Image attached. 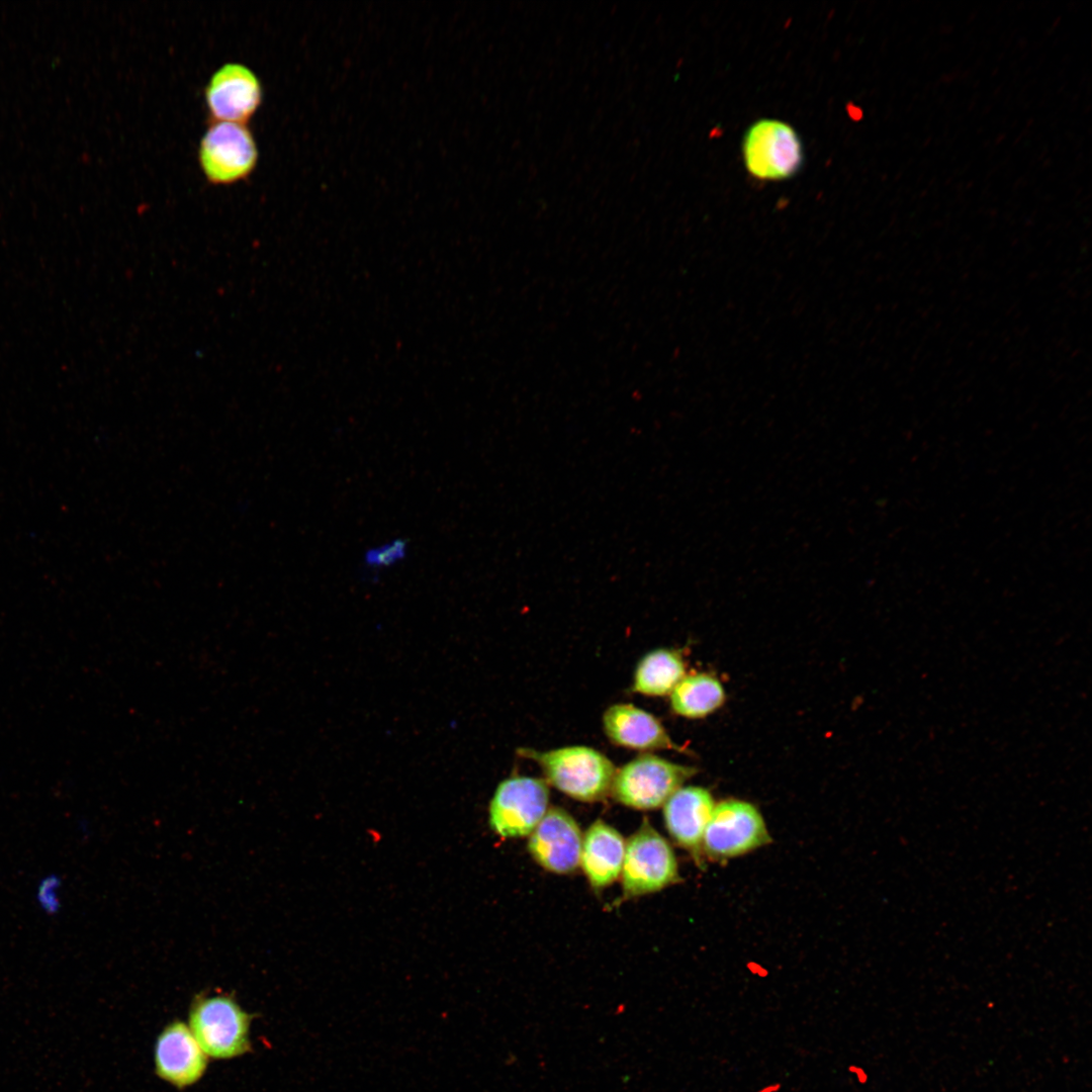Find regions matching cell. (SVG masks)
Segmentation results:
<instances>
[{"label":"cell","mask_w":1092,"mask_h":1092,"mask_svg":"<svg viewBox=\"0 0 1092 1092\" xmlns=\"http://www.w3.org/2000/svg\"><path fill=\"white\" fill-rule=\"evenodd\" d=\"M209 120L247 123L263 100V87L247 65L228 62L218 67L204 87Z\"/></svg>","instance_id":"obj_9"},{"label":"cell","mask_w":1092,"mask_h":1092,"mask_svg":"<svg viewBox=\"0 0 1092 1092\" xmlns=\"http://www.w3.org/2000/svg\"><path fill=\"white\" fill-rule=\"evenodd\" d=\"M529 835V851L545 870L569 874L579 866L583 835L563 809L549 808Z\"/></svg>","instance_id":"obj_10"},{"label":"cell","mask_w":1092,"mask_h":1092,"mask_svg":"<svg viewBox=\"0 0 1092 1092\" xmlns=\"http://www.w3.org/2000/svg\"><path fill=\"white\" fill-rule=\"evenodd\" d=\"M408 551V541L396 537L366 549L362 561L371 571H383L401 563L407 557Z\"/></svg>","instance_id":"obj_17"},{"label":"cell","mask_w":1092,"mask_h":1092,"mask_svg":"<svg viewBox=\"0 0 1092 1092\" xmlns=\"http://www.w3.org/2000/svg\"><path fill=\"white\" fill-rule=\"evenodd\" d=\"M621 875L626 898L653 893L679 881L670 844L646 819L626 842Z\"/></svg>","instance_id":"obj_6"},{"label":"cell","mask_w":1092,"mask_h":1092,"mask_svg":"<svg viewBox=\"0 0 1092 1092\" xmlns=\"http://www.w3.org/2000/svg\"><path fill=\"white\" fill-rule=\"evenodd\" d=\"M626 841L603 820L595 821L582 837L580 866L594 888H604L622 873Z\"/></svg>","instance_id":"obj_14"},{"label":"cell","mask_w":1092,"mask_h":1092,"mask_svg":"<svg viewBox=\"0 0 1092 1092\" xmlns=\"http://www.w3.org/2000/svg\"><path fill=\"white\" fill-rule=\"evenodd\" d=\"M715 802L702 787H680L663 805L666 829L672 839L703 866V837Z\"/></svg>","instance_id":"obj_12"},{"label":"cell","mask_w":1092,"mask_h":1092,"mask_svg":"<svg viewBox=\"0 0 1092 1092\" xmlns=\"http://www.w3.org/2000/svg\"><path fill=\"white\" fill-rule=\"evenodd\" d=\"M549 792L544 780L512 777L503 781L489 804V825L503 837L529 835L548 810Z\"/></svg>","instance_id":"obj_8"},{"label":"cell","mask_w":1092,"mask_h":1092,"mask_svg":"<svg viewBox=\"0 0 1092 1092\" xmlns=\"http://www.w3.org/2000/svg\"><path fill=\"white\" fill-rule=\"evenodd\" d=\"M258 158L257 143L247 123L209 120L197 151L199 167L209 183L231 185L248 178Z\"/></svg>","instance_id":"obj_4"},{"label":"cell","mask_w":1092,"mask_h":1092,"mask_svg":"<svg viewBox=\"0 0 1092 1092\" xmlns=\"http://www.w3.org/2000/svg\"><path fill=\"white\" fill-rule=\"evenodd\" d=\"M603 727L611 742L619 746L682 751L656 717L632 704L610 706L603 715Z\"/></svg>","instance_id":"obj_13"},{"label":"cell","mask_w":1092,"mask_h":1092,"mask_svg":"<svg viewBox=\"0 0 1092 1092\" xmlns=\"http://www.w3.org/2000/svg\"><path fill=\"white\" fill-rule=\"evenodd\" d=\"M696 771L693 766L644 753L616 769L610 793L627 807L655 809L664 805Z\"/></svg>","instance_id":"obj_5"},{"label":"cell","mask_w":1092,"mask_h":1092,"mask_svg":"<svg viewBox=\"0 0 1092 1092\" xmlns=\"http://www.w3.org/2000/svg\"><path fill=\"white\" fill-rule=\"evenodd\" d=\"M770 841L762 815L749 802L729 799L715 805L703 837L704 855L725 860Z\"/></svg>","instance_id":"obj_7"},{"label":"cell","mask_w":1092,"mask_h":1092,"mask_svg":"<svg viewBox=\"0 0 1092 1092\" xmlns=\"http://www.w3.org/2000/svg\"><path fill=\"white\" fill-rule=\"evenodd\" d=\"M252 1015L234 995L196 994L189 1008V1028L200 1048L215 1060H229L251 1051Z\"/></svg>","instance_id":"obj_2"},{"label":"cell","mask_w":1092,"mask_h":1092,"mask_svg":"<svg viewBox=\"0 0 1092 1092\" xmlns=\"http://www.w3.org/2000/svg\"><path fill=\"white\" fill-rule=\"evenodd\" d=\"M518 754L536 762L546 783L575 800L596 802L611 792L616 767L592 747L577 745L543 751L520 747Z\"/></svg>","instance_id":"obj_1"},{"label":"cell","mask_w":1092,"mask_h":1092,"mask_svg":"<svg viewBox=\"0 0 1092 1092\" xmlns=\"http://www.w3.org/2000/svg\"><path fill=\"white\" fill-rule=\"evenodd\" d=\"M726 694L717 677L706 672L686 674L670 694V706L678 716L704 718L718 710Z\"/></svg>","instance_id":"obj_16"},{"label":"cell","mask_w":1092,"mask_h":1092,"mask_svg":"<svg viewBox=\"0 0 1092 1092\" xmlns=\"http://www.w3.org/2000/svg\"><path fill=\"white\" fill-rule=\"evenodd\" d=\"M207 1056L189 1026L181 1020L168 1023L155 1044V1072L178 1089L195 1084L204 1075Z\"/></svg>","instance_id":"obj_11"},{"label":"cell","mask_w":1092,"mask_h":1092,"mask_svg":"<svg viewBox=\"0 0 1092 1092\" xmlns=\"http://www.w3.org/2000/svg\"><path fill=\"white\" fill-rule=\"evenodd\" d=\"M742 157L746 171L758 180L783 181L796 176L805 153L797 130L776 118H760L744 132Z\"/></svg>","instance_id":"obj_3"},{"label":"cell","mask_w":1092,"mask_h":1092,"mask_svg":"<svg viewBox=\"0 0 1092 1092\" xmlns=\"http://www.w3.org/2000/svg\"><path fill=\"white\" fill-rule=\"evenodd\" d=\"M685 675V662L677 651L667 648L654 649L638 662L632 690L644 696H667Z\"/></svg>","instance_id":"obj_15"}]
</instances>
